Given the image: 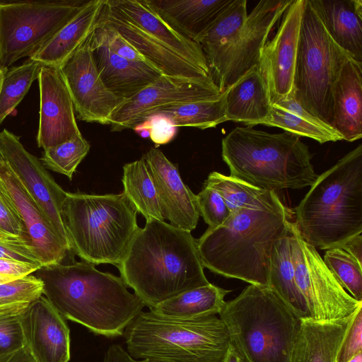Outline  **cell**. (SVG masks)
<instances>
[{"label":"cell","instance_id":"7","mask_svg":"<svg viewBox=\"0 0 362 362\" xmlns=\"http://www.w3.org/2000/svg\"><path fill=\"white\" fill-rule=\"evenodd\" d=\"M137 213L123 193L66 192L62 217L71 251L83 262L118 267L139 229Z\"/></svg>","mask_w":362,"mask_h":362},{"label":"cell","instance_id":"41","mask_svg":"<svg viewBox=\"0 0 362 362\" xmlns=\"http://www.w3.org/2000/svg\"><path fill=\"white\" fill-rule=\"evenodd\" d=\"M197 196L200 216L209 228L223 225L230 216V212L221 195L212 188L203 186Z\"/></svg>","mask_w":362,"mask_h":362},{"label":"cell","instance_id":"8","mask_svg":"<svg viewBox=\"0 0 362 362\" xmlns=\"http://www.w3.org/2000/svg\"><path fill=\"white\" fill-rule=\"evenodd\" d=\"M123 335L127 353L136 360L222 362L230 346L227 327L216 315L177 319L141 311Z\"/></svg>","mask_w":362,"mask_h":362},{"label":"cell","instance_id":"30","mask_svg":"<svg viewBox=\"0 0 362 362\" xmlns=\"http://www.w3.org/2000/svg\"><path fill=\"white\" fill-rule=\"evenodd\" d=\"M269 288L300 320H310L304 298L295 279V269L290 241V228L274 244L270 259Z\"/></svg>","mask_w":362,"mask_h":362},{"label":"cell","instance_id":"48","mask_svg":"<svg viewBox=\"0 0 362 362\" xmlns=\"http://www.w3.org/2000/svg\"><path fill=\"white\" fill-rule=\"evenodd\" d=\"M42 267L41 264L0 259V284L30 275Z\"/></svg>","mask_w":362,"mask_h":362},{"label":"cell","instance_id":"53","mask_svg":"<svg viewBox=\"0 0 362 362\" xmlns=\"http://www.w3.org/2000/svg\"><path fill=\"white\" fill-rule=\"evenodd\" d=\"M347 362H362V352L356 354Z\"/></svg>","mask_w":362,"mask_h":362},{"label":"cell","instance_id":"12","mask_svg":"<svg viewBox=\"0 0 362 362\" xmlns=\"http://www.w3.org/2000/svg\"><path fill=\"white\" fill-rule=\"evenodd\" d=\"M214 80L192 79L162 74L156 81L119 103L110 118L111 132L133 129L162 108L218 98Z\"/></svg>","mask_w":362,"mask_h":362},{"label":"cell","instance_id":"31","mask_svg":"<svg viewBox=\"0 0 362 362\" xmlns=\"http://www.w3.org/2000/svg\"><path fill=\"white\" fill-rule=\"evenodd\" d=\"M262 125L279 127L320 144L343 140L332 127L305 111L296 100L293 93L272 105L269 118Z\"/></svg>","mask_w":362,"mask_h":362},{"label":"cell","instance_id":"32","mask_svg":"<svg viewBox=\"0 0 362 362\" xmlns=\"http://www.w3.org/2000/svg\"><path fill=\"white\" fill-rule=\"evenodd\" d=\"M230 291L209 283L182 292L149 310L177 319H197L217 315L226 303L225 296Z\"/></svg>","mask_w":362,"mask_h":362},{"label":"cell","instance_id":"26","mask_svg":"<svg viewBox=\"0 0 362 362\" xmlns=\"http://www.w3.org/2000/svg\"><path fill=\"white\" fill-rule=\"evenodd\" d=\"M337 320H300L290 362H338L344 341L359 312Z\"/></svg>","mask_w":362,"mask_h":362},{"label":"cell","instance_id":"44","mask_svg":"<svg viewBox=\"0 0 362 362\" xmlns=\"http://www.w3.org/2000/svg\"><path fill=\"white\" fill-rule=\"evenodd\" d=\"M0 234L5 236L22 239L30 245L23 224L10 198L1 185Z\"/></svg>","mask_w":362,"mask_h":362},{"label":"cell","instance_id":"25","mask_svg":"<svg viewBox=\"0 0 362 362\" xmlns=\"http://www.w3.org/2000/svg\"><path fill=\"white\" fill-rule=\"evenodd\" d=\"M332 128L343 140L362 137V63L349 57L332 88Z\"/></svg>","mask_w":362,"mask_h":362},{"label":"cell","instance_id":"22","mask_svg":"<svg viewBox=\"0 0 362 362\" xmlns=\"http://www.w3.org/2000/svg\"><path fill=\"white\" fill-rule=\"evenodd\" d=\"M91 50L99 76L105 86L121 102L156 81L161 72L147 62H134L114 54L96 29Z\"/></svg>","mask_w":362,"mask_h":362},{"label":"cell","instance_id":"55","mask_svg":"<svg viewBox=\"0 0 362 362\" xmlns=\"http://www.w3.org/2000/svg\"><path fill=\"white\" fill-rule=\"evenodd\" d=\"M139 362H158V361H154L151 360H140Z\"/></svg>","mask_w":362,"mask_h":362},{"label":"cell","instance_id":"38","mask_svg":"<svg viewBox=\"0 0 362 362\" xmlns=\"http://www.w3.org/2000/svg\"><path fill=\"white\" fill-rule=\"evenodd\" d=\"M322 259L340 285L362 302V262L342 247L326 250Z\"/></svg>","mask_w":362,"mask_h":362},{"label":"cell","instance_id":"9","mask_svg":"<svg viewBox=\"0 0 362 362\" xmlns=\"http://www.w3.org/2000/svg\"><path fill=\"white\" fill-rule=\"evenodd\" d=\"M349 57L329 35L309 0H305L299 33L293 95L305 111L330 127L332 88Z\"/></svg>","mask_w":362,"mask_h":362},{"label":"cell","instance_id":"46","mask_svg":"<svg viewBox=\"0 0 362 362\" xmlns=\"http://www.w3.org/2000/svg\"><path fill=\"white\" fill-rule=\"evenodd\" d=\"M0 259L41 264L35 252L26 242L1 234Z\"/></svg>","mask_w":362,"mask_h":362},{"label":"cell","instance_id":"40","mask_svg":"<svg viewBox=\"0 0 362 362\" xmlns=\"http://www.w3.org/2000/svg\"><path fill=\"white\" fill-rule=\"evenodd\" d=\"M42 296L43 283L35 275L0 284V312L22 313Z\"/></svg>","mask_w":362,"mask_h":362},{"label":"cell","instance_id":"47","mask_svg":"<svg viewBox=\"0 0 362 362\" xmlns=\"http://www.w3.org/2000/svg\"><path fill=\"white\" fill-rule=\"evenodd\" d=\"M362 352V310L357 313L341 349L338 362H347Z\"/></svg>","mask_w":362,"mask_h":362},{"label":"cell","instance_id":"23","mask_svg":"<svg viewBox=\"0 0 362 362\" xmlns=\"http://www.w3.org/2000/svg\"><path fill=\"white\" fill-rule=\"evenodd\" d=\"M107 4L185 59L211 73L200 45L173 29L154 11L147 0H107Z\"/></svg>","mask_w":362,"mask_h":362},{"label":"cell","instance_id":"24","mask_svg":"<svg viewBox=\"0 0 362 362\" xmlns=\"http://www.w3.org/2000/svg\"><path fill=\"white\" fill-rule=\"evenodd\" d=\"M106 0H89L76 15L29 59L60 67L101 25Z\"/></svg>","mask_w":362,"mask_h":362},{"label":"cell","instance_id":"16","mask_svg":"<svg viewBox=\"0 0 362 362\" xmlns=\"http://www.w3.org/2000/svg\"><path fill=\"white\" fill-rule=\"evenodd\" d=\"M305 0H292L277 33L262 50L259 67L274 105L293 93L300 23Z\"/></svg>","mask_w":362,"mask_h":362},{"label":"cell","instance_id":"52","mask_svg":"<svg viewBox=\"0 0 362 362\" xmlns=\"http://www.w3.org/2000/svg\"><path fill=\"white\" fill-rule=\"evenodd\" d=\"M222 362H243V361L230 344Z\"/></svg>","mask_w":362,"mask_h":362},{"label":"cell","instance_id":"20","mask_svg":"<svg viewBox=\"0 0 362 362\" xmlns=\"http://www.w3.org/2000/svg\"><path fill=\"white\" fill-rule=\"evenodd\" d=\"M26 346L37 362H69L70 331L65 319L42 296L22 314Z\"/></svg>","mask_w":362,"mask_h":362},{"label":"cell","instance_id":"5","mask_svg":"<svg viewBox=\"0 0 362 362\" xmlns=\"http://www.w3.org/2000/svg\"><path fill=\"white\" fill-rule=\"evenodd\" d=\"M221 156L230 176L268 191L300 189L318 177L307 145L287 132L236 127L223 138Z\"/></svg>","mask_w":362,"mask_h":362},{"label":"cell","instance_id":"11","mask_svg":"<svg viewBox=\"0 0 362 362\" xmlns=\"http://www.w3.org/2000/svg\"><path fill=\"white\" fill-rule=\"evenodd\" d=\"M289 228L295 279L310 320H341L362 308V302L354 299L340 285L317 249L302 238L294 221L289 222Z\"/></svg>","mask_w":362,"mask_h":362},{"label":"cell","instance_id":"6","mask_svg":"<svg viewBox=\"0 0 362 362\" xmlns=\"http://www.w3.org/2000/svg\"><path fill=\"white\" fill-rule=\"evenodd\" d=\"M243 362H290L300 320L269 287L247 286L218 314Z\"/></svg>","mask_w":362,"mask_h":362},{"label":"cell","instance_id":"33","mask_svg":"<svg viewBox=\"0 0 362 362\" xmlns=\"http://www.w3.org/2000/svg\"><path fill=\"white\" fill-rule=\"evenodd\" d=\"M247 16V1L233 0L196 40L206 57L211 75L222 54L240 33Z\"/></svg>","mask_w":362,"mask_h":362},{"label":"cell","instance_id":"10","mask_svg":"<svg viewBox=\"0 0 362 362\" xmlns=\"http://www.w3.org/2000/svg\"><path fill=\"white\" fill-rule=\"evenodd\" d=\"M84 0L0 1V68L31 57L85 4Z\"/></svg>","mask_w":362,"mask_h":362},{"label":"cell","instance_id":"37","mask_svg":"<svg viewBox=\"0 0 362 362\" xmlns=\"http://www.w3.org/2000/svg\"><path fill=\"white\" fill-rule=\"evenodd\" d=\"M204 186L212 188L221 195L230 214L242 208L258 204L269 192L216 171L208 175Z\"/></svg>","mask_w":362,"mask_h":362},{"label":"cell","instance_id":"4","mask_svg":"<svg viewBox=\"0 0 362 362\" xmlns=\"http://www.w3.org/2000/svg\"><path fill=\"white\" fill-rule=\"evenodd\" d=\"M302 238L315 248L341 247L362 233V145L318 175L294 209Z\"/></svg>","mask_w":362,"mask_h":362},{"label":"cell","instance_id":"49","mask_svg":"<svg viewBox=\"0 0 362 362\" xmlns=\"http://www.w3.org/2000/svg\"><path fill=\"white\" fill-rule=\"evenodd\" d=\"M103 362H139V361L133 358L120 345L112 344L105 354Z\"/></svg>","mask_w":362,"mask_h":362},{"label":"cell","instance_id":"45","mask_svg":"<svg viewBox=\"0 0 362 362\" xmlns=\"http://www.w3.org/2000/svg\"><path fill=\"white\" fill-rule=\"evenodd\" d=\"M97 30L108 48L114 54L130 61L146 62L115 28L107 25L101 24Z\"/></svg>","mask_w":362,"mask_h":362},{"label":"cell","instance_id":"34","mask_svg":"<svg viewBox=\"0 0 362 362\" xmlns=\"http://www.w3.org/2000/svg\"><path fill=\"white\" fill-rule=\"evenodd\" d=\"M123 194L146 221H164L156 187L142 158L123 166Z\"/></svg>","mask_w":362,"mask_h":362},{"label":"cell","instance_id":"2","mask_svg":"<svg viewBox=\"0 0 362 362\" xmlns=\"http://www.w3.org/2000/svg\"><path fill=\"white\" fill-rule=\"evenodd\" d=\"M43 294L65 319L107 337L122 336L146 306L121 277L86 262L42 266Z\"/></svg>","mask_w":362,"mask_h":362},{"label":"cell","instance_id":"15","mask_svg":"<svg viewBox=\"0 0 362 362\" xmlns=\"http://www.w3.org/2000/svg\"><path fill=\"white\" fill-rule=\"evenodd\" d=\"M93 33L59 68L70 93L77 119L110 124L111 115L121 100L105 86L99 76L91 50Z\"/></svg>","mask_w":362,"mask_h":362},{"label":"cell","instance_id":"14","mask_svg":"<svg viewBox=\"0 0 362 362\" xmlns=\"http://www.w3.org/2000/svg\"><path fill=\"white\" fill-rule=\"evenodd\" d=\"M0 155L37 204L56 236L71 252L62 217L67 192L54 181L40 160L24 148L20 137L6 129L0 132Z\"/></svg>","mask_w":362,"mask_h":362},{"label":"cell","instance_id":"50","mask_svg":"<svg viewBox=\"0 0 362 362\" xmlns=\"http://www.w3.org/2000/svg\"><path fill=\"white\" fill-rule=\"evenodd\" d=\"M0 362H37L26 346L22 349L0 356Z\"/></svg>","mask_w":362,"mask_h":362},{"label":"cell","instance_id":"35","mask_svg":"<svg viewBox=\"0 0 362 362\" xmlns=\"http://www.w3.org/2000/svg\"><path fill=\"white\" fill-rule=\"evenodd\" d=\"M155 115L166 117L177 127H215L227 121L225 91L217 98L171 105L156 111L151 116Z\"/></svg>","mask_w":362,"mask_h":362},{"label":"cell","instance_id":"21","mask_svg":"<svg viewBox=\"0 0 362 362\" xmlns=\"http://www.w3.org/2000/svg\"><path fill=\"white\" fill-rule=\"evenodd\" d=\"M101 24L117 30L149 64L162 74L192 79L214 80L206 72L189 62L160 41L153 37L107 4L103 10ZM215 82V81H214Z\"/></svg>","mask_w":362,"mask_h":362},{"label":"cell","instance_id":"54","mask_svg":"<svg viewBox=\"0 0 362 362\" xmlns=\"http://www.w3.org/2000/svg\"><path fill=\"white\" fill-rule=\"evenodd\" d=\"M6 71L2 70L0 68V90H1V83H2L3 78H4V74H5Z\"/></svg>","mask_w":362,"mask_h":362},{"label":"cell","instance_id":"13","mask_svg":"<svg viewBox=\"0 0 362 362\" xmlns=\"http://www.w3.org/2000/svg\"><path fill=\"white\" fill-rule=\"evenodd\" d=\"M292 0H262L247 14L235 39L222 54L214 81L221 92L259 64L268 36Z\"/></svg>","mask_w":362,"mask_h":362},{"label":"cell","instance_id":"1","mask_svg":"<svg viewBox=\"0 0 362 362\" xmlns=\"http://www.w3.org/2000/svg\"><path fill=\"white\" fill-rule=\"evenodd\" d=\"M293 212L269 191L258 204L231 214L197 239L204 267L227 278L269 287L273 247L288 229Z\"/></svg>","mask_w":362,"mask_h":362},{"label":"cell","instance_id":"29","mask_svg":"<svg viewBox=\"0 0 362 362\" xmlns=\"http://www.w3.org/2000/svg\"><path fill=\"white\" fill-rule=\"evenodd\" d=\"M233 0H147L180 34L194 41Z\"/></svg>","mask_w":362,"mask_h":362},{"label":"cell","instance_id":"27","mask_svg":"<svg viewBox=\"0 0 362 362\" xmlns=\"http://www.w3.org/2000/svg\"><path fill=\"white\" fill-rule=\"evenodd\" d=\"M227 121L247 127L262 124L270 117L272 104L259 65H255L225 90Z\"/></svg>","mask_w":362,"mask_h":362},{"label":"cell","instance_id":"36","mask_svg":"<svg viewBox=\"0 0 362 362\" xmlns=\"http://www.w3.org/2000/svg\"><path fill=\"white\" fill-rule=\"evenodd\" d=\"M43 66L29 59L23 64L6 70L0 90V125L28 92Z\"/></svg>","mask_w":362,"mask_h":362},{"label":"cell","instance_id":"42","mask_svg":"<svg viewBox=\"0 0 362 362\" xmlns=\"http://www.w3.org/2000/svg\"><path fill=\"white\" fill-rule=\"evenodd\" d=\"M23 313L0 312V356L15 352L25 346L21 323Z\"/></svg>","mask_w":362,"mask_h":362},{"label":"cell","instance_id":"28","mask_svg":"<svg viewBox=\"0 0 362 362\" xmlns=\"http://www.w3.org/2000/svg\"><path fill=\"white\" fill-rule=\"evenodd\" d=\"M334 42L362 63V1L309 0Z\"/></svg>","mask_w":362,"mask_h":362},{"label":"cell","instance_id":"3","mask_svg":"<svg viewBox=\"0 0 362 362\" xmlns=\"http://www.w3.org/2000/svg\"><path fill=\"white\" fill-rule=\"evenodd\" d=\"M117 268L125 284L149 309L209 284L197 240L164 221H146L139 228Z\"/></svg>","mask_w":362,"mask_h":362},{"label":"cell","instance_id":"19","mask_svg":"<svg viewBox=\"0 0 362 362\" xmlns=\"http://www.w3.org/2000/svg\"><path fill=\"white\" fill-rule=\"evenodd\" d=\"M141 158L153 179L164 220L186 231L195 229L200 216L197 196L183 182L177 166L157 148Z\"/></svg>","mask_w":362,"mask_h":362},{"label":"cell","instance_id":"43","mask_svg":"<svg viewBox=\"0 0 362 362\" xmlns=\"http://www.w3.org/2000/svg\"><path fill=\"white\" fill-rule=\"evenodd\" d=\"M133 129L141 137H150L156 146L169 143L177 134V127L158 115L150 116Z\"/></svg>","mask_w":362,"mask_h":362},{"label":"cell","instance_id":"39","mask_svg":"<svg viewBox=\"0 0 362 362\" xmlns=\"http://www.w3.org/2000/svg\"><path fill=\"white\" fill-rule=\"evenodd\" d=\"M89 150L90 144L81 134L57 146L45 149L41 160L48 169L63 174L71 180L78 165Z\"/></svg>","mask_w":362,"mask_h":362},{"label":"cell","instance_id":"18","mask_svg":"<svg viewBox=\"0 0 362 362\" xmlns=\"http://www.w3.org/2000/svg\"><path fill=\"white\" fill-rule=\"evenodd\" d=\"M0 185L16 209L28 241L42 266L62 262L69 252L53 232L37 204L0 155Z\"/></svg>","mask_w":362,"mask_h":362},{"label":"cell","instance_id":"17","mask_svg":"<svg viewBox=\"0 0 362 362\" xmlns=\"http://www.w3.org/2000/svg\"><path fill=\"white\" fill-rule=\"evenodd\" d=\"M40 119L37 146L44 150L81 134L73 102L59 67L43 66L38 78Z\"/></svg>","mask_w":362,"mask_h":362},{"label":"cell","instance_id":"51","mask_svg":"<svg viewBox=\"0 0 362 362\" xmlns=\"http://www.w3.org/2000/svg\"><path fill=\"white\" fill-rule=\"evenodd\" d=\"M342 247L346 251L353 255L359 261L362 262V235H358L354 238L346 243L343 245Z\"/></svg>","mask_w":362,"mask_h":362}]
</instances>
